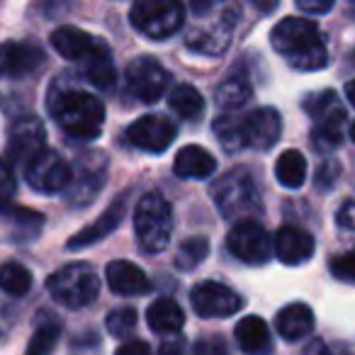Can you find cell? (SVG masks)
Listing matches in <instances>:
<instances>
[{
  "label": "cell",
  "mask_w": 355,
  "mask_h": 355,
  "mask_svg": "<svg viewBox=\"0 0 355 355\" xmlns=\"http://www.w3.org/2000/svg\"><path fill=\"white\" fill-rule=\"evenodd\" d=\"M49 112L61 129L71 139H83L90 141L103 132L105 124V107L100 98L93 93H85L69 85H51L49 90Z\"/></svg>",
  "instance_id": "cell-1"
},
{
  "label": "cell",
  "mask_w": 355,
  "mask_h": 355,
  "mask_svg": "<svg viewBox=\"0 0 355 355\" xmlns=\"http://www.w3.org/2000/svg\"><path fill=\"white\" fill-rule=\"evenodd\" d=\"M270 44L300 71H321L326 66V46L319 27L304 17H285L277 22L270 32Z\"/></svg>",
  "instance_id": "cell-2"
},
{
  "label": "cell",
  "mask_w": 355,
  "mask_h": 355,
  "mask_svg": "<svg viewBox=\"0 0 355 355\" xmlns=\"http://www.w3.org/2000/svg\"><path fill=\"white\" fill-rule=\"evenodd\" d=\"M212 198L219 212L227 219L239 222H251L253 214L263 209L261 193L256 188V180L251 178L248 168H234L227 175H222L212 185Z\"/></svg>",
  "instance_id": "cell-3"
},
{
  "label": "cell",
  "mask_w": 355,
  "mask_h": 355,
  "mask_svg": "<svg viewBox=\"0 0 355 355\" xmlns=\"http://www.w3.org/2000/svg\"><path fill=\"white\" fill-rule=\"evenodd\" d=\"M134 232H137L139 246L146 253H161L171 243L173 209L163 195L148 193L139 200L134 212Z\"/></svg>",
  "instance_id": "cell-4"
},
{
  "label": "cell",
  "mask_w": 355,
  "mask_h": 355,
  "mask_svg": "<svg viewBox=\"0 0 355 355\" xmlns=\"http://www.w3.org/2000/svg\"><path fill=\"white\" fill-rule=\"evenodd\" d=\"M46 290L59 304L69 306V309H83L98 300L100 277L95 275L93 266L88 263H69L46 280Z\"/></svg>",
  "instance_id": "cell-5"
},
{
  "label": "cell",
  "mask_w": 355,
  "mask_h": 355,
  "mask_svg": "<svg viewBox=\"0 0 355 355\" xmlns=\"http://www.w3.org/2000/svg\"><path fill=\"white\" fill-rule=\"evenodd\" d=\"M132 25L151 40H168L185 22V8L178 0H139L132 6Z\"/></svg>",
  "instance_id": "cell-6"
},
{
  "label": "cell",
  "mask_w": 355,
  "mask_h": 355,
  "mask_svg": "<svg viewBox=\"0 0 355 355\" xmlns=\"http://www.w3.org/2000/svg\"><path fill=\"white\" fill-rule=\"evenodd\" d=\"M304 112L309 117H314L316 127L314 134H311V141L316 144L319 151H331L340 144L343 139V122H345V110L340 107L338 98L331 90H324V93L309 95L304 100Z\"/></svg>",
  "instance_id": "cell-7"
},
{
  "label": "cell",
  "mask_w": 355,
  "mask_h": 355,
  "mask_svg": "<svg viewBox=\"0 0 355 355\" xmlns=\"http://www.w3.org/2000/svg\"><path fill=\"white\" fill-rule=\"evenodd\" d=\"M124 80L134 98H139L141 103H156L158 98L166 95L171 85V73L151 56H139L127 66Z\"/></svg>",
  "instance_id": "cell-8"
},
{
  "label": "cell",
  "mask_w": 355,
  "mask_h": 355,
  "mask_svg": "<svg viewBox=\"0 0 355 355\" xmlns=\"http://www.w3.org/2000/svg\"><path fill=\"white\" fill-rule=\"evenodd\" d=\"M105 173H107V161L103 153H83L78 156L76 166L71 168V183L66 188V198L71 205H88L93 202L95 195L103 190Z\"/></svg>",
  "instance_id": "cell-9"
},
{
  "label": "cell",
  "mask_w": 355,
  "mask_h": 355,
  "mask_svg": "<svg viewBox=\"0 0 355 355\" xmlns=\"http://www.w3.org/2000/svg\"><path fill=\"white\" fill-rule=\"evenodd\" d=\"M227 246L239 261L248 263V266H263V263H268L272 258L270 234L256 219L239 222L227 236Z\"/></svg>",
  "instance_id": "cell-10"
},
{
  "label": "cell",
  "mask_w": 355,
  "mask_h": 355,
  "mask_svg": "<svg viewBox=\"0 0 355 355\" xmlns=\"http://www.w3.org/2000/svg\"><path fill=\"white\" fill-rule=\"evenodd\" d=\"M27 183L35 188L37 193L56 195L64 193L71 183V166L51 148H44L40 156H35L27 163Z\"/></svg>",
  "instance_id": "cell-11"
},
{
  "label": "cell",
  "mask_w": 355,
  "mask_h": 355,
  "mask_svg": "<svg viewBox=\"0 0 355 355\" xmlns=\"http://www.w3.org/2000/svg\"><path fill=\"white\" fill-rule=\"evenodd\" d=\"M190 302H193V309L198 311V316H202V319H227L243 306V300L232 287L214 280H205L195 285L193 292H190Z\"/></svg>",
  "instance_id": "cell-12"
},
{
  "label": "cell",
  "mask_w": 355,
  "mask_h": 355,
  "mask_svg": "<svg viewBox=\"0 0 355 355\" xmlns=\"http://www.w3.org/2000/svg\"><path fill=\"white\" fill-rule=\"evenodd\" d=\"M46 132L44 124L35 114H25L17 117L8 129V156L10 163H30L35 156L44 151Z\"/></svg>",
  "instance_id": "cell-13"
},
{
  "label": "cell",
  "mask_w": 355,
  "mask_h": 355,
  "mask_svg": "<svg viewBox=\"0 0 355 355\" xmlns=\"http://www.w3.org/2000/svg\"><path fill=\"white\" fill-rule=\"evenodd\" d=\"M175 124L166 114H144L129 124L127 139L132 146L148 153H163L175 139Z\"/></svg>",
  "instance_id": "cell-14"
},
{
  "label": "cell",
  "mask_w": 355,
  "mask_h": 355,
  "mask_svg": "<svg viewBox=\"0 0 355 355\" xmlns=\"http://www.w3.org/2000/svg\"><path fill=\"white\" fill-rule=\"evenodd\" d=\"M44 64V51L35 42H6L0 44V78H22Z\"/></svg>",
  "instance_id": "cell-15"
},
{
  "label": "cell",
  "mask_w": 355,
  "mask_h": 355,
  "mask_svg": "<svg viewBox=\"0 0 355 355\" xmlns=\"http://www.w3.org/2000/svg\"><path fill=\"white\" fill-rule=\"evenodd\" d=\"M243 139H246V148H258V151H268L277 144L282 134V119L277 110L272 107H258L248 112L241 119Z\"/></svg>",
  "instance_id": "cell-16"
},
{
  "label": "cell",
  "mask_w": 355,
  "mask_h": 355,
  "mask_svg": "<svg viewBox=\"0 0 355 355\" xmlns=\"http://www.w3.org/2000/svg\"><path fill=\"white\" fill-rule=\"evenodd\" d=\"M314 236L306 234L300 227H280L272 241V253L277 256V261L285 266H302L314 256Z\"/></svg>",
  "instance_id": "cell-17"
},
{
  "label": "cell",
  "mask_w": 355,
  "mask_h": 355,
  "mask_svg": "<svg viewBox=\"0 0 355 355\" xmlns=\"http://www.w3.org/2000/svg\"><path fill=\"white\" fill-rule=\"evenodd\" d=\"M105 277L110 290L122 297H139L151 290V280L146 277V272L129 261H112L105 270Z\"/></svg>",
  "instance_id": "cell-18"
},
{
  "label": "cell",
  "mask_w": 355,
  "mask_h": 355,
  "mask_svg": "<svg viewBox=\"0 0 355 355\" xmlns=\"http://www.w3.org/2000/svg\"><path fill=\"white\" fill-rule=\"evenodd\" d=\"M173 171L185 180H202L217 171V158L202 146H183L173 161Z\"/></svg>",
  "instance_id": "cell-19"
},
{
  "label": "cell",
  "mask_w": 355,
  "mask_h": 355,
  "mask_svg": "<svg viewBox=\"0 0 355 355\" xmlns=\"http://www.w3.org/2000/svg\"><path fill=\"white\" fill-rule=\"evenodd\" d=\"M124 209H127V200H124V198L122 200H114V202L110 205V207L105 209L103 214H100V219H95L90 227L80 229L76 236H71L69 248H85V246H90V243L105 239L107 234H112L114 229L119 227V222H122Z\"/></svg>",
  "instance_id": "cell-20"
},
{
  "label": "cell",
  "mask_w": 355,
  "mask_h": 355,
  "mask_svg": "<svg viewBox=\"0 0 355 355\" xmlns=\"http://www.w3.org/2000/svg\"><path fill=\"white\" fill-rule=\"evenodd\" d=\"M95 44H98V42H95L88 32L78 30V27L64 25V27H59V30L51 32V46L69 61L83 64V61L90 56V51L95 49Z\"/></svg>",
  "instance_id": "cell-21"
},
{
  "label": "cell",
  "mask_w": 355,
  "mask_h": 355,
  "mask_svg": "<svg viewBox=\"0 0 355 355\" xmlns=\"http://www.w3.org/2000/svg\"><path fill=\"white\" fill-rule=\"evenodd\" d=\"M275 329L285 340H300L314 331V311L302 302L287 304L275 316Z\"/></svg>",
  "instance_id": "cell-22"
},
{
  "label": "cell",
  "mask_w": 355,
  "mask_h": 355,
  "mask_svg": "<svg viewBox=\"0 0 355 355\" xmlns=\"http://www.w3.org/2000/svg\"><path fill=\"white\" fill-rule=\"evenodd\" d=\"M236 343L246 355H268L270 353V331L261 316H243L236 324Z\"/></svg>",
  "instance_id": "cell-23"
},
{
  "label": "cell",
  "mask_w": 355,
  "mask_h": 355,
  "mask_svg": "<svg viewBox=\"0 0 355 355\" xmlns=\"http://www.w3.org/2000/svg\"><path fill=\"white\" fill-rule=\"evenodd\" d=\"M83 73H85V78L93 85H98V88H103V90L112 88L114 80H117V69H114V61H112V54H110L107 44H103V42L95 44L90 56L83 61Z\"/></svg>",
  "instance_id": "cell-24"
},
{
  "label": "cell",
  "mask_w": 355,
  "mask_h": 355,
  "mask_svg": "<svg viewBox=\"0 0 355 355\" xmlns=\"http://www.w3.org/2000/svg\"><path fill=\"white\" fill-rule=\"evenodd\" d=\"M146 324L156 334H178L185 324V311L173 300H156L146 309Z\"/></svg>",
  "instance_id": "cell-25"
},
{
  "label": "cell",
  "mask_w": 355,
  "mask_h": 355,
  "mask_svg": "<svg viewBox=\"0 0 355 355\" xmlns=\"http://www.w3.org/2000/svg\"><path fill=\"white\" fill-rule=\"evenodd\" d=\"M275 175H277V183L285 185V188L290 190L302 188L306 180V158L300 151H295V148H287L277 158Z\"/></svg>",
  "instance_id": "cell-26"
},
{
  "label": "cell",
  "mask_w": 355,
  "mask_h": 355,
  "mask_svg": "<svg viewBox=\"0 0 355 355\" xmlns=\"http://www.w3.org/2000/svg\"><path fill=\"white\" fill-rule=\"evenodd\" d=\"M171 110L185 122H195V119L202 117L205 112V98L200 95L198 88L193 85H178L171 90V98H168Z\"/></svg>",
  "instance_id": "cell-27"
},
{
  "label": "cell",
  "mask_w": 355,
  "mask_h": 355,
  "mask_svg": "<svg viewBox=\"0 0 355 355\" xmlns=\"http://www.w3.org/2000/svg\"><path fill=\"white\" fill-rule=\"evenodd\" d=\"M6 217H8V222H10L12 241H17V243L37 239V234L44 227V214L35 212V209H30V207H15V209H10V212H6Z\"/></svg>",
  "instance_id": "cell-28"
},
{
  "label": "cell",
  "mask_w": 355,
  "mask_h": 355,
  "mask_svg": "<svg viewBox=\"0 0 355 355\" xmlns=\"http://www.w3.org/2000/svg\"><path fill=\"white\" fill-rule=\"evenodd\" d=\"M0 290L10 297H25L32 290V272L15 261L0 266Z\"/></svg>",
  "instance_id": "cell-29"
},
{
  "label": "cell",
  "mask_w": 355,
  "mask_h": 355,
  "mask_svg": "<svg viewBox=\"0 0 355 355\" xmlns=\"http://www.w3.org/2000/svg\"><path fill=\"white\" fill-rule=\"evenodd\" d=\"M251 100V83L241 76H232V78L222 80L217 88V105L222 110H239Z\"/></svg>",
  "instance_id": "cell-30"
},
{
  "label": "cell",
  "mask_w": 355,
  "mask_h": 355,
  "mask_svg": "<svg viewBox=\"0 0 355 355\" xmlns=\"http://www.w3.org/2000/svg\"><path fill=\"white\" fill-rule=\"evenodd\" d=\"M214 134H217V139H219V144L224 146V151L236 153V151H241V148H246L241 119L232 117V114L217 117V122H214Z\"/></svg>",
  "instance_id": "cell-31"
},
{
  "label": "cell",
  "mask_w": 355,
  "mask_h": 355,
  "mask_svg": "<svg viewBox=\"0 0 355 355\" xmlns=\"http://www.w3.org/2000/svg\"><path fill=\"white\" fill-rule=\"evenodd\" d=\"M59 336H61V324H56V321H46V324L37 326L30 343H27L25 355H51V350L59 343Z\"/></svg>",
  "instance_id": "cell-32"
},
{
  "label": "cell",
  "mask_w": 355,
  "mask_h": 355,
  "mask_svg": "<svg viewBox=\"0 0 355 355\" xmlns=\"http://www.w3.org/2000/svg\"><path fill=\"white\" fill-rule=\"evenodd\" d=\"M209 256V241L202 236H195V239H188V241L180 243L178 248V258H175V266L180 270H193L198 268L205 258Z\"/></svg>",
  "instance_id": "cell-33"
},
{
  "label": "cell",
  "mask_w": 355,
  "mask_h": 355,
  "mask_svg": "<svg viewBox=\"0 0 355 355\" xmlns=\"http://www.w3.org/2000/svg\"><path fill=\"white\" fill-rule=\"evenodd\" d=\"M105 326H107V331L114 338H127L137 329V309H132V306L112 309L107 314V319H105Z\"/></svg>",
  "instance_id": "cell-34"
},
{
  "label": "cell",
  "mask_w": 355,
  "mask_h": 355,
  "mask_svg": "<svg viewBox=\"0 0 355 355\" xmlns=\"http://www.w3.org/2000/svg\"><path fill=\"white\" fill-rule=\"evenodd\" d=\"M17 193V178L15 168L8 158H0V214L12 209V200Z\"/></svg>",
  "instance_id": "cell-35"
},
{
  "label": "cell",
  "mask_w": 355,
  "mask_h": 355,
  "mask_svg": "<svg viewBox=\"0 0 355 355\" xmlns=\"http://www.w3.org/2000/svg\"><path fill=\"white\" fill-rule=\"evenodd\" d=\"M331 272L340 282H355V248L331 261Z\"/></svg>",
  "instance_id": "cell-36"
},
{
  "label": "cell",
  "mask_w": 355,
  "mask_h": 355,
  "mask_svg": "<svg viewBox=\"0 0 355 355\" xmlns=\"http://www.w3.org/2000/svg\"><path fill=\"white\" fill-rule=\"evenodd\" d=\"M195 355H229L227 343L217 336H207V338L198 340L195 345Z\"/></svg>",
  "instance_id": "cell-37"
},
{
  "label": "cell",
  "mask_w": 355,
  "mask_h": 355,
  "mask_svg": "<svg viewBox=\"0 0 355 355\" xmlns=\"http://www.w3.org/2000/svg\"><path fill=\"white\" fill-rule=\"evenodd\" d=\"M336 222H338L340 229H348V232H355V198L348 200V202L340 205L338 214H336Z\"/></svg>",
  "instance_id": "cell-38"
},
{
  "label": "cell",
  "mask_w": 355,
  "mask_h": 355,
  "mask_svg": "<svg viewBox=\"0 0 355 355\" xmlns=\"http://www.w3.org/2000/svg\"><path fill=\"white\" fill-rule=\"evenodd\" d=\"M336 173H338V163H334V161H326L324 166L319 168V178H316V185H319L321 190H326V188H331V185L336 183Z\"/></svg>",
  "instance_id": "cell-39"
},
{
  "label": "cell",
  "mask_w": 355,
  "mask_h": 355,
  "mask_svg": "<svg viewBox=\"0 0 355 355\" xmlns=\"http://www.w3.org/2000/svg\"><path fill=\"white\" fill-rule=\"evenodd\" d=\"M297 8L302 12H309V15H324V12H329L334 8V3L331 0H324V3H319V0H300Z\"/></svg>",
  "instance_id": "cell-40"
},
{
  "label": "cell",
  "mask_w": 355,
  "mask_h": 355,
  "mask_svg": "<svg viewBox=\"0 0 355 355\" xmlns=\"http://www.w3.org/2000/svg\"><path fill=\"white\" fill-rule=\"evenodd\" d=\"M114 355H153V353L148 348V343H144V340H127V343L119 345Z\"/></svg>",
  "instance_id": "cell-41"
},
{
  "label": "cell",
  "mask_w": 355,
  "mask_h": 355,
  "mask_svg": "<svg viewBox=\"0 0 355 355\" xmlns=\"http://www.w3.org/2000/svg\"><path fill=\"white\" fill-rule=\"evenodd\" d=\"M183 348H185V340L175 334L173 338L163 340L161 348H158V355H183Z\"/></svg>",
  "instance_id": "cell-42"
},
{
  "label": "cell",
  "mask_w": 355,
  "mask_h": 355,
  "mask_svg": "<svg viewBox=\"0 0 355 355\" xmlns=\"http://www.w3.org/2000/svg\"><path fill=\"white\" fill-rule=\"evenodd\" d=\"M304 355H329V350H326V345L321 343V340H314V343L306 345V353Z\"/></svg>",
  "instance_id": "cell-43"
},
{
  "label": "cell",
  "mask_w": 355,
  "mask_h": 355,
  "mask_svg": "<svg viewBox=\"0 0 355 355\" xmlns=\"http://www.w3.org/2000/svg\"><path fill=\"white\" fill-rule=\"evenodd\" d=\"M345 98H348V100H350V105L355 107V78L350 80L348 85H345Z\"/></svg>",
  "instance_id": "cell-44"
},
{
  "label": "cell",
  "mask_w": 355,
  "mask_h": 355,
  "mask_svg": "<svg viewBox=\"0 0 355 355\" xmlns=\"http://www.w3.org/2000/svg\"><path fill=\"white\" fill-rule=\"evenodd\" d=\"M350 139H353V141H355V122L350 124Z\"/></svg>",
  "instance_id": "cell-45"
}]
</instances>
